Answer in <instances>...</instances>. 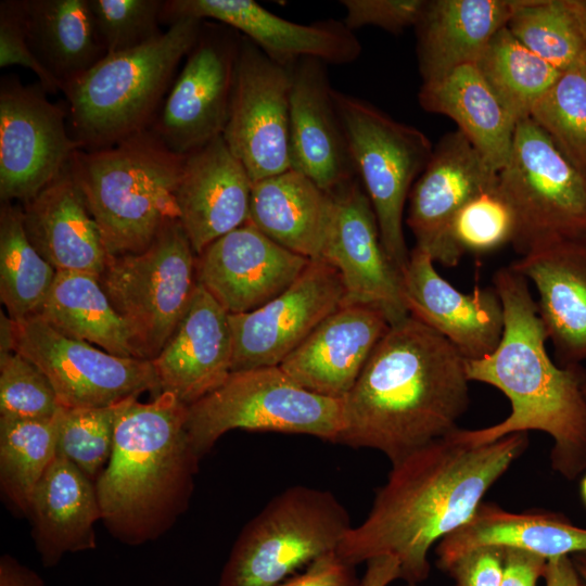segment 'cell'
Listing matches in <instances>:
<instances>
[{
	"label": "cell",
	"instance_id": "obj_20",
	"mask_svg": "<svg viewBox=\"0 0 586 586\" xmlns=\"http://www.w3.org/2000/svg\"><path fill=\"white\" fill-rule=\"evenodd\" d=\"M309 262L247 221L196 256V280L229 314H243L282 293Z\"/></svg>",
	"mask_w": 586,
	"mask_h": 586
},
{
	"label": "cell",
	"instance_id": "obj_30",
	"mask_svg": "<svg viewBox=\"0 0 586 586\" xmlns=\"http://www.w3.org/2000/svg\"><path fill=\"white\" fill-rule=\"evenodd\" d=\"M335 215L332 193L288 169L253 182L249 222L286 250L322 259Z\"/></svg>",
	"mask_w": 586,
	"mask_h": 586
},
{
	"label": "cell",
	"instance_id": "obj_14",
	"mask_svg": "<svg viewBox=\"0 0 586 586\" xmlns=\"http://www.w3.org/2000/svg\"><path fill=\"white\" fill-rule=\"evenodd\" d=\"M290 90L291 71L241 36L222 137L252 182L291 168Z\"/></svg>",
	"mask_w": 586,
	"mask_h": 586
},
{
	"label": "cell",
	"instance_id": "obj_52",
	"mask_svg": "<svg viewBox=\"0 0 586 586\" xmlns=\"http://www.w3.org/2000/svg\"><path fill=\"white\" fill-rule=\"evenodd\" d=\"M0 355L14 352V327L13 320L1 311V342Z\"/></svg>",
	"mask_w": 586,
	"mask_h": 586
},
{
	"label": "cell",
	"instance_id": "obj_38",
	"mask_svg": "<svg viewBox=\"0 0 586 586\" xmlns=\"http://www.w3.org/2000/svg\"><path fill=\"white\" fill-rule=\"evenodd\" d=\"M507 27L560 72L585 62L584 38L571 0H517Z\"/></svg>",
	"mask_w": 586,
	"mask_h": 586
},
{
	"label": "cell",
	"instance_id": "obj_32",
	"mask_svg": "<svg viewBox=\"0 0 586 586\" xmlns=\"http://www.w3.org/2000/svg\"><path fill=\"white\" fill-rule=\"evenodd\" d=\"M418 100L424 111L451 118L496 171L506 165L517 124L475 64L459 66L438 80L423 82Z\"/></svg>",
	"mask_w": 586,
	"mask_h": 586
},
{
	"label": "cell",
	"instance_id": "obj_55",
	"mask_svg": "<svg viewBox=\"0 0 586 586\" xmlns=\"http://www.w3.org/2000/svg\"><path fill=\"white\" fill-rule=\"evenodd\" d=\"M581 496H582V499H583L584 504L586 505V474L584 475V477L581 481Z\"/></svg>",
	"mask_w": 586,
	"mask_h": 586
},
{
	"label": "cell",
	"instance_id": "obj_3",
	"mask_svg": "<svg viewBox=\"0 0 586 586\" xmlns=\"http://www.w3.org/2000/svg\"><path fill=\"white\" fill-rule=\"evenodd\" d=\"M493 282L505 314L502 336L492 354L466 359V370L470 382L499 390L511 410L496 424L457 429L450 436L480 446L515 433L544 432L552 440V470L575 480L586 470V398L582 391L586 370L551 360L537 303L523 275L511 265L501 267Z\"/></svg>",
	"mask_w": 586,
	"mask_h": 586
},
{
	"label": "cell",
	"instance_id": "obj_37",
	"mask_svg": "<svg viewBox=\"0 0 586 586\" xmlns=\"http://www.w3.org/2000/svg\"><path fill=\"white\" fill-rule=\"evenodd\" d=\"M59 412L46 419L0 417L1 491L25 515L37 484L58 455Z\"/></svg>",
	"mask_w": 586,
	"mask_h": 586
},
{
	"label": "cell",
	"instance_id": "obj_44",
	"mask_svg": "<svg viewBox=\"0 0 586 586\" xmlns=\"http://www.w3.org/2000/svg\"><path fill=\"white\" fill-rule=\"evenodd\" d=\"M20 65L33 71L47 92L63 91L62 84L40 63L29 47L23 1L0 3V66Z\"/></svg>",
	"mask_w": 586,
	"mask_h": 586
},
{
	"label": "cell",
	"instance_id": "obj_5",
	"mask_svg": "<svg viewBox=\"0 0 586 586\" xmlns=\"http://www.w3.org/2000/svg\"><path fill=\"white\" fill-rule=\"evenodd\" d=\"M184 157L151 128L109 148L75 153L69 169L109 256L141 252L179 221L177 190Z\"/></svg>",
	"mask_w": 586,
	"mask_h": 586
},
{
	"label": "cell",
	"instance_id": "obj_46",
	"mask_svg": "<svg viewBox=\"0 0 586 586\" xmlns=\"http://www.w3.org/2000/svg\"><path fill=\"white\" fill-rule=\"evenodd\" d=\"M504 548H475L455 560L446 570L455 586H500Z\"/></svg>",
	"mask_w": 586,
	"mask_h": 586
},
{
	"label": "cell",
	"instance_id": "obj_24",
	"mask_svg": "<svg viewBox=\"0 0 586 586\" xmlns=\"http://www.w3.org/2000/svg\"><path fill=\"white\" fill-rule=\"evenodd\" d=\"M229 313L198 283L174 334L151 359L160 394L191 405L219 387L232 372Z\"/></svg>",
	"mask_w": 586,
	"mask_h": 586
},
{
	"label": "cell",
	"instance_id": "obj_10",
	"mask_svg": "<svg viewBox=\"0 0 586 586\" xmlns=\"http://www.w3.org/2000/svg\"><path fill=\"white\" fill-rule=\"evenodd\" d=\"M333 99L384 250L403 271L410 255L403 228L405 204L434 146L421 130L365 100L336 90Z\"/></svg>",
	"mask_w": 586,
	"mask_h": 586
},
{
	"label": "cell",
	"instance_id": "obj_26",
	"mask_svg": "<svg viewBox=\"0 0 586 586\" xmlns=\"http://www.w3.org/2000/svg\"><path fill=\"white\" fill-rule=\"evenodd\" d=\"M511 267L538 292V314L559 365L586 360V240L550 245Z\"/></svg>",
	"mask_w": 586,
	"mask_h": 586
},
{
	"label": "cell",
	"instance_id": "obj_22",
	"mask_svg": "<svg viewBox=\"0 0 586 586\" xmlns=\"http://www.w3.org/2000/svg\"><path fill=\"white\" fill-rule=\"evenodd\" d=\"M290 163L332 193L357 173L337 114L327 64L313 58L291 69Z\"/></svg>",
	"mask_w": 586,
	"mask_h": 586
},
{
	"label": "cell",
	"instance_id": "obj_35",
	"mask_svg": "<svg viewBox=\"0 0 586 586\" xmlns=\"http://www.w3.org/2000/svg\"><path fill=\"white\" fill-rule=\"evenodd\" d=\"M475 65L515 124L531 116L561 73L522 44L507 26L492 37Z\"/></svg>",
	"mask_w": 586,
	"mask_h": 586
},
{
	"label": "cell",
	"instance_id": "obj_23",
	"mask_svg": "<svg viewBox=\"0 0 586 586\" xmlns=\"http://www.w3.org/2000/svg\"><path fill=\"white\" fill-rule=\"evenodd\" d=\"M391 323L380 308L342 305L280 365L304 388L344 399Z\"/></svg>",
	"mask_w": 586,
	"mask_h": 586
},
{
	"label": "cell",
	"instance_id": "obj_7",
	"mask_svg": "<svg viewBox=\"0 0 586 586\" xmlns=\"http://www.w3.org/2000/svg\"><path fill=\"white\" fill-rule=\"evenodd\" d=\"M352 527L334 494L293 485L272 497L240 532L219 586H277L336 551Z\"/></svg>",
	"mask_w": 586,
	"mask_h": 586
},
{
	"label": "cell",
	"instance_id": "obj_36",
	"mask_svg": "<svg viewBox=\"0 0 586 586\" xmlns=\"http://www.w3.org/2000/svg\"><path fill=\"white\" fill-rule=\"evenodd\" d=\"M56 276L29 241L23 208L3 202L0 209V297L9 317L22 321L39 310Z\"/></svg>",
	"mask_w": 586,
	"mask_h": 586
},
{
	"label": "cell",
	"instance_id": "obj_8",
	"mask_svg": "<svg viewBox=\"0 0 586 586\" xmlns=\"http://www.w3.org/2000/svg\"><path fill=\"white\" fill-rule=\"evenodd\" d=\"M344 399L310 392L279 366L233 371L216 390L188 406L186 429L202 458L228 431L306 434L336 443Z\"/></svg>",
	"mask_w": 586,
	"mask_h": 586
},
{
	"label": "cell",
	"instance_id": "obj_2",
	"mask_svg": "<svg viewBox=\"0 0 586 586\" xmlns=\"http://www.w3.org/2000/svg\"><path fill=\"white\" fill-rule=\"evenodd\" d=\"M466 358L411 315L391 324L344 398L339 444L391 463L454 433L470 405Z\"/></svg>",
	"mask_w": 586,
	"mask_h": 586
},
{
	"label": "cell",
	"instance_id": "obj_11",
	"mask_svg": "<svg viewBox=\"0 0 586 586\" xmlns=\"http://www.w3.org/2000/svg\"><path fill=\"white\" fill-rule=\"evenodd\" d=\"M99 280L151 360L189 307L198 286L196 255L180 221H175L145 250L110 256Z\"/></svg>",
	"mask_w": 586,
	"mask_h": 586
},
{
	"label": "cell",
	"instance_id": "obj_41",
	"mask_svg": "<svg viewBox=\"0 0 586 586\" xmlns=\"http://www.w3.org/2000/svg\"><path fill=\"white\" fill-rule=\"evenodd\" d=\"M514 234V214L498 186L467 202L449 227L450 242L460 257L497 250L512 243Z\"/></svg>",
	"mask_w": 586,
	"mask_h": 586
},
{
	"label": "cell",
	"instance_id": "obj_19",
	"mask_svg": "<svg viewBox=\"0 0 586 586\" xmlns=\"http://www.w3.org/2000/svg\"><path fill=\"white\" fill-rule=\"evenodd\" d=\"M182 17L212 20L255 43L269 59L291 69L300 60L313 58L327 65L356 61L361 43L344 22L326 20L300 24L282 18L252 0L164 1L162 21Z\"/></svg>",
	"mask_w": 586,
	"mask_h": 586
},
{
	"label": "cell",
	"instance_id": "obj_17",
	"mask_svg": "<svg viewBox=\"0 0 586 586\" xmlns=\"http://www.w3.org/2000/svg\"><path fill=\"white\" fill-rule=\"evenodd\" d=\"M335 215L322 259L340 273L343 305L380 308L391 324L409 316L402 271L381 241L377 217L366 191L354 179L334 192Z\"/></svg>",
	"mask_w": 586,
	"mask_h": 586
},
{
	"label": "cell",
	"instance_id": "obj_1",
	"mask_svg": "<svg viewBox=\"0 0 586 586\" xmlns=\"http://www.w3.org/2000/svg\"><path fill=\"white\" fill-rule=\"evenodd\" d=\"M527 445V433L480 446L448 435L409 453L392 463L368 515L349 528L337 555L355 566L392 556L400 579L422 583L430 574L431 548L473 517Z\"/></svg>",
	"mask_w": 586,
	"mask_h": 586
},
{
	"label": "cell",
	"instance_id": "obj_15",
	"mask_svg": "<svg viewBox=\"0 0 586 586\" xmlns=\"http://www.w3.org/2000/svg\"><path fill=\"white\" fill-rule=\"evenodd\" d=\"M240 39L228 26L203 22L151 126L171 151L187 155L222 136Z\"/></svg>",
	"mask_w": 586,
	"mask_h": 586
},
{
	"label": "cell",
	"instance_id": "obj_47",
	"mask_svg": "<svg viewBox=\"0 0 586 586\" xmlns=\"http://www.w3.org/2000/svg\"><path fill=\"white\" fill-rule=\"evenodd\" d=\"M359 579L355 565L342 559L336 551H331L277 586H357Z\"/></svg>",
	"mask_w": 586,
	"mask_h": 586
},
{
	"label": "cell",
	"instance_id": "obj_21",
	"mask_svg": "<svg viewBox=\"0 0 586 586\" xmlns=\"http://www.w3.org/2000/svg\"><path fill=\"white\" fill-rule=\"evenodd\" d=\"M431 256L415 246L402 271L403 295L409 315L447 339L466 359H479L498 346L505 326L500 297L494 286L457 290L436 270Z\"/></svg>",
	"mask_w": 586,
	"mask_h": 586
},
{
	"label": "cell",
	"instance_id": "obj_53",
	"mask_svg": "<svg viewBox=\"0 0 586 586\" xmlns=\"http://www.w3.org/2000/svg\"><path fill=\"white\" fill-rule=\"evenodd\" d=\"M572 8L578 20L581 30L585 43V62H586V0H571Z\"/></svg>",
	"mask_w": 586,
	"mask_h": 586
},
{
	"label": "cell",
	"instance_id": "obj_39",
	"mask_svg": "<svg viewBox=\"0 0 586 586\" xmlns=\"http://www.w3.org/2000/svg\"><path fill=\"white\" fill-rule=\"evenodd\" d=\"M530 117L586 175V62L561 72L535 103Z\"/></svg>",
	"mask_w": 586,
	"mask_h": 586
},
{
	"label": "cell",
	"instance_id": "obj_43",
	"mask_svg": "<svg viewBox=\"0 0 586 586\" xmlns=\"http://www.w3.org/2000/svg\"><path fill=\"white\" fill-rule=\"evenodd\" d=\"M107 54L127 51L158 37L164 1L89 0Z\"/></svg>",
	"mask_w": 586,
	"mask_h": 586
},
{
	"label": "cell",
	"instance_id": "obj_48",
	"mask_svg": "<svg viewBox=\"0 0 586 586\" xmlns=\"http://www.w3.org/2000/svg\"><path fill=\"white\" fill-rule=\"evenodd\" d=\"M547 559L518 548H504L500 586H536L544 577Z\"/></svg>",
	"mask_w": 586,
	"mask_h": 586
},
{
	"label": "cell",
	"instance_id": "obj_49",
	"mask_svg": "<svg viewBox=\"0 0 586 586\" xmlns=\"http://www.w3.org/2000/svg\"><path fill=\"white\" fill-rule=\"evenodd\" d=\"M400 579V566L396 558L381 556L366 562V571L357 586H390Z\"/></svg>",
	"mask_w": 586,
	"mask_h": 586
},
{
	"label": "cell",
	"instance_id": "obj_34",
	"mask_svg": "<svg viewBox=\"0 0 586 586\" xmlns=\"http://www.w3.org/2000/svg\"><path fill=\"white\" fill-rule=\"evenodd\" d=\"M34 316L62 334L95 344L110 354L145 359L97 276L56 271L48 296Z\"/></svg>",
	"mask_w": 586,
	"mask_h": 586
},
{
	"label": "cell",
	"instance_id": "obj_18",
	"mask_svg": "<svg viewBox=\"0 0 586 586\" xmlns=\"http://www.w3.org/2000/svg\"><path fill=\"white\" fill-rule=\"evenodd\" d=\"M497 186L498 171L461 131L444 135L408 196L406 221L416 246L434 263L457 266L461 257L449 239L450 224L467 202Z\"/></svg>",
	"mask_w": 586,
	"mask_h": 586
},
{
	"label": "cell",
	"instance_id": "obj_27",
	"mask_svg": "<svg viewBox=\"0 0 586 586\" xmlns=\"http://www.w3.org/2000/svg\"><path fill=\"white\" fill-rule=\"evenodd\" d=\"M23 204L27 237L56 271L102 275L110 256L69 165Z\"/></svg>",
	"mask_w": 586,
	"mask_h": 586
},
{
	"label": "cell",
	"instance_id": "obj_54",
	"mask_svg": "<svg viewBox=\"0 0 586 586\" xmlns=\"http://www.w3.org/2000/svg\"><path fill=\"white\" fill-rule=\"evenodd\" d=\"M582 586H586V552H577L571 556Z\"/></svg>",
	"mask_w": 586,
	"mask_h": 586
},
{
	"label": "cell",
	"instance_id": "obj_40",
	"mask_svg": "<svg viewBox=\"0 0 586 586\" xmlns=\"http://www.w3.org/2000/svg\"><path fill=\"white\" fill-rule=\"evenodd\" d=\"M123 402L107 407L60 409L58 454L94 482L111 457Z\"/></svg>",
	"mask_w": 586,
	"mask_h": 586
},
{
	"label": "cell",
	"instance_id": "obj_25",
	"mask_svg": "<svg viewBox=\"0 0 586 586\" xmlns=\"http://www.w3.org/2000/svg\"><path fill=\"white\" fill-rule=\"evenodd\" d=\"M252 180L222 136L184 157L179 221L195 255L249 220Z\"/></svg>",
	"mask_w": 586,
	"mask_h": 586
},
{
	"label": "cell",
	"instance_id": "obj_57",
	"mask_svg": "<svg viewBox=\"0 0 586 586\" xmlns=\"http://www.w3.org/2000/svg\"><path fill=\"white\" fill-rule=\"evenodd\" d=\"M404 586H419V584H412V583H405Z\"/></svg>",
	"mask_w": 586,
	"mask_h": 586
},
{
	"label": "cell",
	"instance_id": "obj_6",
	"mask_svg": "<svg viewBox=\"0 0 586 586\" xmlns=\"http://www.w3.org/2000/svg\"><path fill=\"white\" fill-rule=\"evenodd\" d=\"M202 20L182 17L137 48L106 54L63 89L73 138L92 151L151 128L174 74L195 44Z\"/></svg>",
	"mask_w": 586,
	"mask_h": 586
},
{
	"label": "cell",
	"instance_id": "obj_33",
	"mask_svg": "<svg viewBox=\"0 0 586 586\" xmlns=\"http://www.w3.org/2000/svg\"><path fill=\"white\" fill-rule=\"evenodd\" d=\"M23 5L29 47L63 89L107 54L89 0H23Z\"/></svg>",
	"mask_w": 586,
	"mask_h": 586
},
{
	"label": "cell",
	"instance_id": "obj_42",
	"mask_svg": "<svg viewBox=\"0 0 586 586\" xmlns=\"http://www.w3.org/2000/svg\"><path fill=\"white\" fill-rule=\"evenodd\" d=\"M61 409L46 374L25 356L0 355V417L46 419Z\"/></svg>",
	"mask_w": 586,
	"mask_h": 586
},
{
	"label": "cell",
	"instance_id": "obj_12",
	"mask_svg": "<svg viewBox=\"0 0 586 586\" xmlns=\"http://www.w3.org/2000/svg\"><path fill=\"white\" fill-rule=\"evenodd\" d=\"M13 327L14 352L46 374L62 408L107 407L144 392L160 394L149 359L110 354L62 334L35 316L13 321Z\"/></svg>",
	"mask_w": 586,
	"mask_h": 586
},
{
	"label": "cell",
	"instance_id": "obj_51",
	"mask_svg": "<svg viewBox=\"0 0 586 586\" xmlns=\"http://www.w3.org/2000/svg\"><path fill=\"white\" fill-rule=\"evenodd\" d=\"M543 578L546 586H582L571 556L549 559Z\"/></svg>",
	"mask_w": 586,
	"mask_h": 586
},
{
	"label": "cell",
	"instance_id": "obj_16",
	"mask_svg": "<svg viewBox=\"0 0 586 586\" xmlns=\"http://www.w3.org/2000/svg\"><path fill=\"white\" fill-rule=\"evenodd\" d=\"M345 298L339 271L313 259L282 293L255 310L229 314L232 372L279 366Z\"/></svg>",
	"mask_w": 586,
	"mask_h": 586
},
{
	"label": "cell",
	"instance_id": "obj_13",
	"mask_svg": "<svg viewBox=\"0 0 586 586\" xmlns=\"http://www.w3.org/2000/svg\"><path fill=\"white\" fill-rule=\"evenodd\" d=\"M63 107L40 85L5 76L0 85V196L34 199L69 165L80 144L67 132Z\"/></svg>",
	"mask_w": 586,
	"mask_h": 586
},
{
	"label": "cell",
	"instance_id": "obj_29",
	"mask_svg": "<svg viewBox=\"0 0 586 586\" xmlns=\"http://www.w3.org/2000/svg\"><path fill=\"white\" fill-rule=\"evenodd\" d=\"M517 0H426L415 26L423 82L475 64L492 37L507 26Z\"/></svg>",
	"mask_w": 586,
	"mask_h": 586
},
{
	"label": "cell",
	"instance_id": "obj_9",
	"mask_svg": "<svg viewBox=\"0 0 586 586\" xmlns=\"http://www.w3.org/2000/svg\"><path fill=\"white\" fill-rule=\"evenodd\" d=\"M498 189L515 218L514 250L521 256L573 240H586V175L573 166L531 118L517 124Z\"/></svg>",
	"mask_w": 586,
	"mask_h": 586
},
{
	"label": "cell",
	"instance_id": "obj_4",
	"mask_svg": "<svg viewBox=\"0 0 586 586\" xmlns=\"http://www.w3.org/2000/svg\"><path fill=\"white\" fill-rule=\"evenodd\" d=\"M122 403L107 464L95 481L101 521L130 546L154 540L188 509L200 457L188 405L170 393Z\"/></svg>",
	"mask_w": 586,
	"mask_h": 586
},
{
	"label": "cell",
	"instance_id": "obj_56",
	"mask_svg": "<svg viewBox=\"0 0 586 586\" xmlns=\"http://www.w3.org/2000/svg\"><path fill=\"white\" fill-rule=\"evenodd\" d=\"M582 391H583V394L586 398V372H585V375H584V379H583V382H582Z\"/></svg>",
	"mask_w": 586,
	"mask_h": 586
},
{
	"label": "cell",
	"instance_id": "obj_31",
	"mask_svg": "<svg viewBox=\"0 0 586 586\" xmlns=\"http://www.w3.org/2000/svg\"><path fill=\"white\" fill-rule=\"evenodd\" d=\"M485 546L518 548L549 560L586 552V528L556 512H512L483 501L466 524L437 544V566L445 571L462 555Z\"/></svg>",
	"mask_w": 586,
	"mask_h": 586
},
{
	"label": "cell",
	"instance_id": "obj_45",
	"mask_svg": "<svg viewBox=\"0 0 586 586\" xmlns=\"http://www.w3.org/2000/svg\"><path fill=\"white\" fill-rule=\"evenodd\" d=\"M344 24L351 30L365 26L380 27L394 35L416 26L426 0H342Z\"/></svg>",
	"mask_w": 586,
	"mask_h": 586
},
{
	"label": "cell",
	"instance_id": "obj_28",
	"mask_svg": "<svg viewBox=\"0 0 586 586\" xmlns=\"http://www.w3.org/2000/svg\"><path fill=\"white\" fill-rule=\"evenodd\" d=\"M43 566L67 552L95 547L94 524L101 520L95 482L58 454L37 484L28 514Z\"/></svg>",
	"mask_w": 586,
	"mask_h": 586
},
{
	"label": "cell",
	"instance_id": "obj_50",
	"mask_svg": "<svg viewBox=\"0 0 586 586\" xmlns=\"http://www.w3.org/2000/svg\"><path fill=\"white\" fill-rule=\"evenodd\" d=\"M0 586H46V584L34 570L10 555H3L0 558Z\"/></svg>",
	"mask_w": 586,
	"mask_h": 586
}]
</instances>
